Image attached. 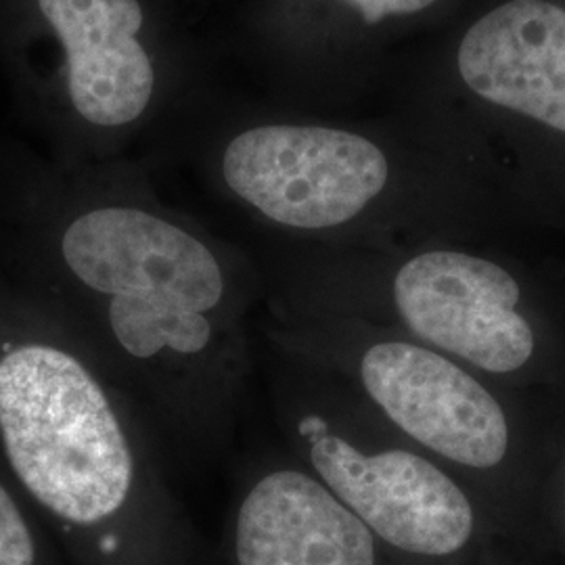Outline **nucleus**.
I'll list each match as a JSON object with an SVG mask.
<instances>
[{
    "mask_svg": "<svg viewBox=\"0 0 565 565\" xmlns=\"http://www.w3.org/2000/svg\"><path fill=\"white\" fill-rule=\"evenodd\" d=\"M147 158L65 166L42 181L34 275L49 315L120 382L189 467L242 425L266 300L256 254L166 202Z\"/></svg>",
    "mask_w": 565,
    "mask_h": 565,
    "instance_id": "obj_1",
    "label": "nucleus"
},
{
    "mask_svg": "<svg viewBox=\"0 0 565 565\" xmlns=\"http://www.w3.org/2000/svg\"><path fill=\"white\" fill-rule=\"evenodd\" d=\"M0 343V450L21 488L90 557L114 562L135 525L170 509L168 450L141 406L51 315Z\"/></svg>",
    "mask_w": 565,
    "mask_h": 565,
    "instance_id": "obj_2",
    "label": "nucleus"
},
{
    "mask_svg": "<svg viewBox=\"0 0 565 565\" xmlns=\"http://www.w3.org/2000/svg\"><path fill=\"white\" fill-rule=\"evenodd\" d=\"M30 42L49 44L36 84L60 163L163 149L212 97L200 42L174 0H18Z\"/></svg>",
    "mask_w": 565,
    "mask_h": 565,
    "instance_id": "obj_3",
    "label": "nucleus"
},
{
    "mask_svg": "<svg viewBox=\"0 0 565 565\" xmlns=\"http://www.w3.org/2000/svg\"><path fill=\"white\" fill-rule=\"evenodd\" d=\"M212 95L163 149H182L203 186L273 243L333 239L384 212L396 168L382 142Z\"/></svg>",
    "mask_w": 565,
    "mask_h": 565,
    "instance_id": "obj_4",
    "label": "nucleus"
},
{
    "mask_svg": "<svg viewBox=\"0 0 565 565\" xmlns=\"http://www.w3.org/2000/svg\"><path fill=\"white\" fill-rule=\"evenodd\" d=\"M260 364L285 450L377 541L415 557H448L471 541L473 505L445 465L321 366L270 345Z\"/></svg>",
    "mask_w": 565,
    "mask_h": 565,
    "instance_id": "obj_5",
    "label": "nucleus"
},
{
    "mask_svg": "<svg viewBox=\"0 0 565 565\" xmlns=\"http://www.w3.org/2000/svg\"><path fill=\"white\" fill-rule=\"evenodd\" d=\"M235 565H377V539L287 450H260L237 471Z\"/></svg>",
    "mask_w": 565,
    "mask_h": 565,
    "instance_id": "obj_6",
    "label": "nucleus"
},
{
    "mask_svg": "<svg viewBox=\"0 0 565 565\" xmlns=\"http://www.w3.org/2000/svg\"><path fill=\"white\" fill-rule=\"evenodd\" d=\"M465 84L486 102L565 132V11L548 0H511L465 34Z\"/></svg>",
    "mask_w": 565,
    "mask_h": 565,
    "instance_id": "obj_7",
    "label": "nucleus"
},
{
    "mask_svg": "<svg viewBox=\"0 0 565 565\" xmlns=\"http://www.w3.org/2000/svg\"><path fill=\"white\" fill-rule=\"evenodd\" d=\"M39 551L21 507L0 480V565H36Z\"/></svg>",
    "mask_w": 565,
    "mask_h": 565,
    "instance_id": "obj_8",
    "label": "nucleus"
},
{
    "mask_svg": "<svg viewBox=\"0 0 565 565\" xmlns=\"http://www.w3.org/2000/svg\"><path fill=\"white\" fill-rule=\"evenodd\" d=\"M345 11V18H354L363 28H380L385 21L401 20L422 13L436 0H329Z\"/></svg>",
    "mask_w": 565,
    "mask_h": 565,
    "instance_id": "obj_9",
    "label": "nucleus"
},
{
    "mask_svg": "<svg viewBox=\"0 0 565 565\" xmlns=\"http://www.w3.org/2000/svg\"><path fill=\"white\" fill-rule=\"evenodd\" d=\"M564 473H565V467H564Z\"/></svg>",
    "mask_w": 565,
    "mask_h": 565,
    "instance_id": "obj_10",
    "label": "nucleus"
}]
</instances>
